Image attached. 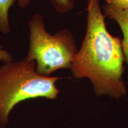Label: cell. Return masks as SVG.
<instances>
[{
  "instance_id": "4",
  "label": "cell",
  "mask_w": 128,
  "mask_h": 128,
  "mask_svg": "<svg viewBox=\"0 0 128 128\" xmlns=\"http://www.w3.org/2000/svg\"><path fill=\"white\" fill-rule=\"evenodd\" d=\"M103 8L104 15L114 20L122 32L123 51L124 59L128 65V10L120 8L106 3L103 5Z\"/></svg>"
},
{
  "instance_id": "8",
  "label": "cell",
  "mask_w": 128,
  "mask_h": 128,
  "mask_svg": "<svg viewBox=\"0 0 128 128\" xmlns=\"http://www.w3.org/2000/svg\"><path fill=\"white\" fill-rule=\"evenodd\" d=\"M106 3L120 8L128 10V0H106Z\"/></svg>"
},
{
  "instance_id": "1",
  "label": "cell",
  "mask_w": 128,
  "mask_h": 128,
  "mask_svg": "<svg viewBox=\"0 0 128 128\" xmlns=\"http://www.w3.org/2000/svg\"><path fill=\"white\" fill-rule=\"evenodd\" d=\"M87 12L86 35L70 69L74 77L88 78L97 96L119 99L126 92L122 40L107 30L98 0H88Z\"/></svg>"
},
{
  "instance_id": "6",
  "label": "cell",
  "mask_w": 128,
  "mask_h": 128,
  "mask_svg": "<svg viewBox=\"0 0 128 128\" xmlns=\"http://www.w3.org/2000/svg\"><path fill=\"white\" fill-rule=\"evenodd\" d=\"M55 10L60 14H66L73 8V0H50ZM30 0H17V5L21 8H24L29 5Z\"/></svg>"
},
{
  "instance_id": "2",
  "label": "cell",
  "mask_w": 128,
  "mask_h": 128,
  "mask_svg": "<svg viewBox=\"0 0 128 128\" xmlns=\"http://www.w3.org/2000/svg\"><path fill=\"white\" fill-rule=\"evenodd\" d=\"M56 76H44L36 71L34 60L25 56L0 66V128L9 124L11 112L21 102L37 98L55 100L60 90Z\"/></svg>"
},
{
  "instance_id": "7",
  "label": "cell",
  "mask_w": 128,
  "mask_h": 128,
  "mask_svg": "<svg viewBox=\"0 0 128 128\" xmlns=\"http://www.w3.org/2000/svg\"><path fill=\"white\" fill-rule=\"evenodd\" d=\"M14 60L12 54L8 51L4 49L3 46L0 44V61L4 64L9 63Z\"/></svg>"
},
{
  "instance_id": "5",
  "label": "cell",
  "mask_w": 128,
  "mask_h": 128,
  "mask_svg": "<svg viewBox=\"0 0 128 128\" xmlns=\"http://www.w3.org/2000/svg\"><path fill=\"white\" fill-rule=\"evenodd\" d=\"M17 0H0V32L7 34L11 31L9 11Z\"/></svg>"
},
{
  "instance_id": "3",
  "label": "cell",
  "mask_w": 128,
  "mask_h": 128,
  "mask_svg": "<svg viewBox=\"0 0 128 128\" xmlns=\"http://www.w3.org/2000/svg\"><path fill=\"white\" fill-rule=\"evenodd\" d=\"M28 26L30 43L26 56L34 60L37 73L50 76L57 70L71 68L78 50L70 30L65 28L51 35L46 31L44 17L40 14L33 15Z\"/></svg>"
}]
</instances>
